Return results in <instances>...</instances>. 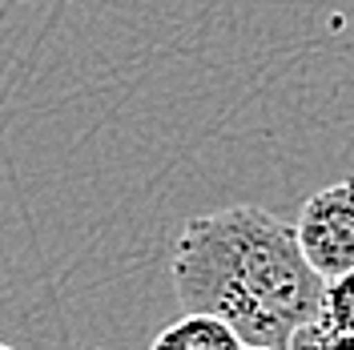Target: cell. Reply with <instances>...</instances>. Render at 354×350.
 Listing matches in <instances>:
<instances>
[{"label":"cell","instance_id":"3","mask_svg":"<svg viewBox=\"0 0 354 350\" xmlns=\"http://www.w3.org/2000/svg\"><path fill=\"white\" fill-rule=\"evenodd\" d=\"M157 350H245L242 338L234 334L230 322L205 310H181V318L169 322L153 338Z\"/></svg>","mask_w":354,"mask_h":350},{"label":"cell","instance_id":"5","mask_svg":"<svg viewBox=\"0 0 354 350\" xmlns=\"http://www.w3.org/2000/svg\"><path fill=\"white\" fill-rule=\"evenodd\" d=\"M0 350H4V342H0Z\"/></svg>","mask_w":354,"mask_h":350},{"label":"cell","instance_id":"2","mask_svg":"<svg viewBox=\"0 0 354 350\" xmlns=\"http://www.w3.org/2000/svg\"><path fill=\"white\" fill-rule=\"evenodd\" d=\"M298 246L310 266L334 278L354 266V177H342L310 197L294 221Z\"/></svg>","mask_w":354,"mask_h":350},{"label":"cell","instance_id":"1","mask_svg":"<svg viewBox=\"0 0 354 350\" xmlns=\"http://www.w3.org/2000/svg\"><path fill=\"white\" fill-rule=\"evenodd\" d=\"M174 294L181 310L230 322L242 347L286 350L290 334L318 318L326 278L298 246L294 221L262 205H230L185 221L174 246Z\"/></svg>","mask_w":354,"mask_h":350},{"label":"cell","instance_id":"4","mask_svg":"<svg viewBox=\"0 0 354 350\" xmlns=\"http://www.w3.org/2000/svg\"><path fill=\"white\" fill-rule=\"evenodd\" d=\"M318 318L330 330L342 334V342L354 350V266L326 278V290H322V310Z\"/></svg>","mask_w":354,"mask_h":350}]
</instances>
